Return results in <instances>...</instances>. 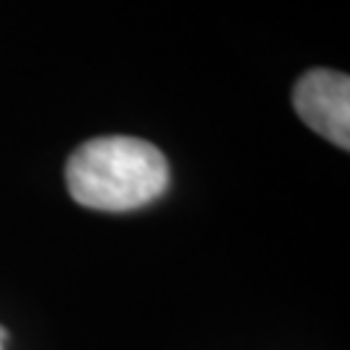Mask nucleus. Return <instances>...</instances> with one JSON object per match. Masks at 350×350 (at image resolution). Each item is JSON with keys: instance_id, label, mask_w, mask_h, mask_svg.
Returning a JSON list of instances; mask_svg holds the SVG:
<instances>
[{"instance_id": "obj_3", "label": "nucleus", "mask_w": 350, "mask_h": 350, "mask_svg": "<svg viewBox=\"0 0 350 350\" xmlns=\"http://www.w3.org/2000/svg\"><path fill=\"white\" fill-rule=\"evenodd\" d=\"M5 338H8V335H5V329L0 327V350H5Z\"/></svg>"}, {"instance_id": "obj_1", "label": "nucleus", "mask_w": 350, "mask_h": 350, "mask_svg": "<svg viewBox=\"0 0 350 350\" xmlns=\"http://www.w3.org/2000/svg\"><path fill=\"white\" fill-rule=\"evenodd\" d=\"M169 161L153 143L130 135L91 138L73 150L65 185L78 205L104 213L138 211L169 189Z\"/></svg>"}, {"instance_id": "obj_2", "label": "nucleus", "mask_w": 350, "mask_h": 350, "mask_svg": "<svg viewBox=\"0 0 350 350\" xmlns=\"http://www.w3.org/2000/svg\"><path fill=\"white\" fill-rule=\"evenodd\" d=\"M293 109L317 135L350 148V78L340 70L314 68L293 86Z\"/></svg>"}]
</instances>
